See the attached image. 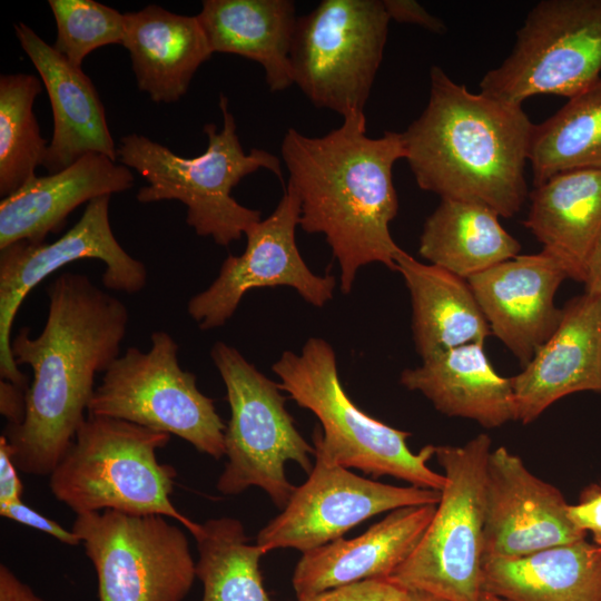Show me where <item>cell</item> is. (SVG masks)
<instances>
[{
  "label": "cell",
  "instance_id": "21",
  "mask_svg": "<svg viewBox=\"0 0 601 601\" xmlns=\"http://www.w3.org/2000/svg\"><path fill=\"white\" fill-rule=\"evenodd\" d=\"M129 168L101 154H87L70 167L35 176L0 203V249L18 242L41 244L83 203L130 189Z\"/></svg>",
  "mask_w": 601,
  "mask_h": 601
},
{
  "label": "cell",
  "instance_id": "14",
  "mask_svg": "<svg viewBox=\"0 0 601 601\" xmlns=\"http://www.w3.org/2000/svg\"><path fill=\"white\" fill-rule=\"evenodd\" d=\"M307 480L295 486L288 503L257 534L267 553L292 548L302 553L343 538L352 528L384 512L437 504L441 491L395 486L362 477L314 453Z\"/></svg>",
  "mask_w": 601,
  "mask_h": 601
},
{
  "label": "cell",
  "instance_id": "40",
  "mask_svg": "<svg viewBox=\"0 0 601 601\" xmlns=\"http://www.w3.org/2000/svg\"><path fill=\"white\" fill-rule=\"evenodd\" d=\"M582 283L584 292L601 295V236L588 257Z\"/></svg>",
  "mask_w": 601,
  "mask_h": 601
},
{
  "label": "cell",
  "instance_id": "8",
  "mask_svg": "<svg viewBox=\"0 0 601 601\" xmlns=\"http://www.w3.org/2000/svg\"><path fill=\"white\" fill-rule=\"evenodd\" d=\"M210 357L225 384L230 407L224 434L227 462L216 487L221 494L236 495L257 486L283 510L295 490L285 465L293 461L309 473L314 446L296 428L279 383L224 342L214 344Z\"/></svg>",
  "mask_w": 601,
  "mask_h": 601
},
{
  "label": "cell",
  "instance_id": "17",
  "mask_svg": "<svg viewBox=\"0 0 601 601\" xmlns=\"http://www.w3.org/2000/svg\"><path fill=\"white\" fill-rule=\"evenodd\" d=\"M565 278L569 276L562 263L542 249L518 255L467 279L492 335L523 367L562 318L554 296Z\"/></svg>",
  "mask_w": 601,
  "mask_h": 601
},
{
  "label": "cell",
  "instance_id": "28",
  "mask_svg": "<svg viewBox=\"0 0 601 601\" xmlns=\"http://www.w3.org/2000/svg\"><path fill=\"white\" fill-rule=\"evenodd\" d=\"M485 205L441 198L426 218L420 255L464 279L519 255L521 244Z\"/></svg>",
  "mask_w": 601,
  "mask_h": 601
},
{
  "label": "cell",
  "instance_id": "10",
  "mask_svg": "<svg viewBox=\"0 0 601 601\" xmlns=\"http://www.w3.org/2000/svg\"><path fill=\"white\" fill-rule=\"evenodd\" d=\"M390 18L383 0H323L297 18L294 85L318 108L364 112L383 59Z\"/></svg>",
  "mask_w": 601,
  "mask_h": 601
},
{
  "label": "cell",
  "instance_id": "16",
  "mask_svg": "<svg viewBox=\"0 0 601 601\" xmlns=\"http://www.w3.org/2000/svg\"><path fill=\"white\" fill-rule=\"evenodd\" d=\"M561 491L534 475L505 446L485 469L484 559H516L585 539Z\"/></svg>",
  "mask_w": 601,
  "mask_h": 601
},
{
  "label": "cell",
  "instance_id": "34",
  "mask_svg": "<svg viewBox=\"0 0 601 601\" xmlns=\"http://www.w3.org/2000/svg\"><path fill=\"white\" fill-rule=\"evenodd\" d=\"M0 515L43 532L67 545L81 544L80 538L72 530H66L58 522L37 512L22 500L0 504Z\"/></svg>",
  "mask_w": 601,
  "mask_h": 601
},
{
  "label": "cell",
  "instance_id": "35",
  "mask_svg": "<svg viewBox=\"0 0 601 601\" xmlns=\"http://www.w3.org/2000/svg\"><path fill=\"white\" fill-rule=\"evenodd\" d=\"M569 518L583 533L590 532L593 542L601 544V482L592 483L580 494L575 504H569Z\"/></svg>",
  "mask_w": 601,
  "mask_h": 601
},
{
  "label": "cell",
  "instance_id": "3",
  "mask_svg": "<svg viewBox=\"0 0 601 601\" xmlns=\"http://www.w3.org/2000/svg\"><path fill=\"white\" fill-rule=\"evenodd\" d=\"M430 80L425 109L402 132L417 186L514 216L530 194L524 168L534 125L522 106L470 92L439 66Z\"/></svg>",
  "mask_w": 601,
  "mask_h": 601
},
{
  "label": "cell",
  "instance_id": "25",
  "mask_svg": "<svg viewBox=\"0 0 601 601\" xmlns=\"http://www.w3.org/2000/svg\"><path fill=\"white\" fill-rule=\"evenodd\" d=\"M523 225L556 257L569 278L583 282L588 257L601 236V169L560 173L529 194Z\"/></svg>",
  "mask_w": 601,
  "mask_h": 601
},
{
  "label": "cell",
  "instance_id": "19",
  "mask_svg": "<svg viewBox=\"0 0 601 601\" xmlns=\"http://www.w3.org/2000/svg\"><path fill=\"white\" fill-rule=\"evenodd\" d=\"M22 50L47 89L53 115V135L42 166L59 173L87 154L117 160V146L109 131L105 108L88 76L23 22L14 23Z\"/></svg>",
  "mask_w": 601,
  "mask_h": 601
},
{
  "label": "cell",
  "instance_id": "32",
  "mask_svg": "<svg viewBox=\"0 0 601 601\" xmlns=\"http://www.w3.org/2000/svg\"><path fill=\"white\" fill-rule=\"evenodd\" d=\"M57 26L53 48L71 65L81 68L93 50L122 45L125 14L93 0H49Z\"/></svg>",
  "mask_w": 601,
  "mask_h": 601
},
{
  "label": "cell",
  "instance_id": "18",
  "mask_svg": "<svg viewBox=\"0 0 601 601\" xmlns=\"http://www.w3.org/2000/svg\"><path fill=\"white\" fill-rule=\"evenodd\" d=\"M511 384L522 424L566 395L601 393V295L584 292L569 299L554 333Z\"/></svg>",
  "mask_w": 601,
  "mask_h": 601
},
{
  "label": "cell",
  "instance_id": "27",
  "mask_svg": "<svg viewBox=\"0 0 601 601\" xmlns=\"http://www.w3.org/2000/svg\"><path fill=\"white\" fill-rule=\"evenodd\" d=\"M482 590L505 601H601V545L582 539L516 559H484Z\"/></svg>",
  "mask_w": 601,
  "mask_h": 601
},
{
  "label": "cell",
  "instance_id": "15",
  "mask_svg": "<svg viewBox=\"0 0 601 601\" xmlns=\"http://www.w3.org/2000/svg\"><path fill=\"white\" fill-rule=\"evenodd\" d=\"M299 217V199L286 186L274 211L246 230L244 253L228 255L215 280L188 300L187 312L200 329L224 326L254 288L288 286L315 307L333 298L335 277L314 274L297 248Z\"/></svg>",
  "mask_w": 601,
  "mask_h": 601
},
{
  "label": "cell",
  "instance_id": "26",
  "mask_svg": "<svg viewBox=\"0 0 601 601\" xmlns=\"http://www.w3.org/2000/svg\"><path fill=\"white\" fill-rule=\"evenodd\" d=\"M396 272L411 295L415 348L423 359L492 335L467 282L442 267L424 264L402 250Z\"/></svg>",
  "mask_w": 601,
  "mask_h": 601
},
{
  "label": "cell",
  "instance_id": "9",
  "mask_svg": "<svg viewBox=\"0 0 601 601\" xmlns=\"http://www.w3.org/2000/svg\"><path fill=\"white\" fill-rule=\"evenodd\" d=\"M150 349L128 347L106 370L87 415L127 421L176 435L214 459L225 455L226 425L214 401L197 387L195 374L178 362V344L165 331L150 336Z\"/></svg>",
  "mask_w": 601,
  "mask_h": 601
},
{
  "label": "cell",
  "instance_id": "38",
  "mask_svg": "<svg viewBox=\"0 0 601 601\" xmlns=\"http://www.w3.org/2000/svg\"><path fill=\"white\" fill-rule=\"evenodd\" d=\"M27 390L6 380L0 381V412L8 425L19 424L26 413Z\"/></svg>",
  "mask_w": 601,
  "mask_h": 601
},
{
  "label": "cell",
  "instance_id": "36",
  "mask_svg": "<svg viewBox=\"0 0 601 601\" xmlns=\"http://www.w3.org/2000/svg\"><path fill=\"white\" fill-rule=\"evenodd\" d=\"M390 20L422 27L434 33L446 32L444 22L413 0H383Z\"/></svg>",
  "mask_w": 601,
  "mask_h": 601
},
{
  "label": "cell",
  "instance_id": "5",
  "mask_svg": "<svg viewBox=\"0 0 601 601\" xmlns=\"http://www.w3.org/2000/svg\"><path fill=\"white\" fill-rule=\"evenodd\" d=\"M272 370L282 391L319 421L322 427L314 430L313 444L325 460L374 479L388 475L423 489H443V473L427 465L435 445H425L415 453L407 444L411 433L359 410L341 384L329 343L311 337L300 354L284 352Z\"/></svg>",
  "mask_w": 601,
  "mask_h": 601
},
{
  "label": "cell",
  "instance_id": "7",
  "mask_svg": "<svg viewBox=\"0 0 601 601\" xmlns=\"http://www.w3.org/2000/svg\"><path fill=\"white\" fill-rule=\"evenodd\" d=\"M487 434L463 445H437L445 484L435 513L412 554L387 581L446 601H480L483 593Z\"/></svg>",
  "mask_w": 601,
  "mask_h": 601
},
{
  "label": "cell",
  "instance_id": "11",
  "mask_svg": "<svg viewBox=\"0 0 601 601\" xmlns=\"http://www.w3.org/2000/svg\"><path fill=\"white\" fill-rule=\"evenodd\" d=\"M601 0H542L516 31L480 92L520 105L536 95L572 97L601 78Z\"/></svg>",
  "mask_w": 601,
  "mask_h": 601
},
{
  "label": "cell",
  "instance_id": "6",
  "mask_svg": "<svg viewBox=\"0 0 601 601\" xmlns=\"http://www.w3.org/2000/svg\"><path fill=\"white\" fill-rule=\"evenodd\" d=\"M170 434L127 421L87 415L49 475L53 496L76 515L114 510L158 514L184 525L194 536L200 523L171 502L176 470L157 459Z\"/></svg>",
  "mask_w": 601,
  "mask_h": 601
},
{
  "label": "cell",
  "instance_id": "22",
  "mask_svg": "<svg viewBox=\"0 0 601 601\" xmlns=\"http://www.w3.org/2000/svg\"><path fill=\"white\" fill-rule=\"evenodd\" d=\"M124 14L122 46L139 90L156 104L178 101L213 55L197 16L174 13L157 4Z\"/></svg>",
  "mask_w": 601,
  "mask_h": 601
},
{
  "label": "cell",
  "instance_id": "2",
  "mask_svg": "<svg viewBox=\"0 0 601 601\" xmlns=\"http://www.w3.org/2000/svg\"><path fill=\"white\" fill-rule=\"evenodd\" d=\"M343 119L321 137L288 128L280 152L287 186L299 199V226L325 236L341 268V290L347 294L365 265L381 263L396 270L403 249L390 231L398 211L392 173L405 158V147L402 132L366 136L364 112Z\"/></svg>",
  "mask_w": 601,
  "mask_h": 601
},
{
  "label": "cell",
  "instance_id": "20",
  "mask_svg": "<svg viewBox=\"0 0 601 601\" xmlns=\"http://www.w3.org/2000/svg\"><path fill=\"white\" fill-rule=\"evenodd\" d=\"M436 504L404 506L354 539H337L302 553L292 584L297 599L373 579H387L415 550Z\"/></svg>",
  "mask_w": 601,
  "mask_h": 601
},
{
  "label": "cell",
  "instance_id": "41",
  "mask_svg": "<svg viewBox=\"0 0 601 601\" xmlns=\"http://www.w3.org/2000/svg\"><path fill=\"white\" fill-rule=\"evenodd\" d=\"M407 601H446L444 599L437 598L435 595L421 592V591H408Z\"/></svg>",
  "mask_w": 601,
  "mask_h": 601
},
{
  "label": "cell",
  "instance_id": "43",
  "mask_svg": "<svg viewBox=\"0 0 601 601\" xmlns=\"http://www.w3.org/2000/svg\"><path fill=\"white\" fill-rule=\"evenodd\" d=\"M601 545V544H600Z\"/></svg>",
  "mask_w": 601,
  "mask_h": 601
},
{
  "label": "cell",
  "instance_id": "39",
  "mask_svg": "<svg viewBox=\"0 0 601 601\" xmlns=\"http://www.w3.org/2000/svg\"><path fill=\"white\" fill-rule=\"evenodd\" d=\"M0 601H45L6 564L0 565Z\"/></svg>",
  "mask_w": 601,
  "mask_h": 601
},
{
  "label": "cell",
  "instance_id": "30",
  "mask_svg": "<svg viewBox=\"0 0 601 601\" xmlns=\"http://www.w3.org/2000/svg\"><path fill=\"white\" fill-rule=\"evenodd\" d=\"M194 539L198 552L196 578L204 588L201 601H272L259 569L266 552L249 543L239 520H207Z\"/></svg>",
  "mask_w": 601,
  "mask_h": 601
},
{
  "label": "cell",
  "instance_id": "31",
  "mask_svg": "<svg viewBox=\"0 0 601 601\" xmlns=\"http://www.w3.org/2000/svg\"><path fill=\"white\" fill-rule=\"evenodd\" d=\"M42 81L35 75L0 77V196L11 195L36 176L42 166L47 140L33 112Z\"/></svg>",
  "mask_w": 601,
  "mask_h": 601
},
{
  "label": "cell",
  "instance_id": "42",
  "mask_svg": "<svg viewBox=\"0 0 601 601\" xmlns=\"http://www.w3.org/2000/svg\"><path fill=\"white\" fill-rule=\"evenodd\" d=\"M480 601H505L496 595H493L491 593H486V592H483L481 598H480Z\"/></svg>",
  "mask_w": 601,
  "mask_h": 601
},
{
  "label": "cell",
  "instance_id": "1",
  "mask_svg": "<svg viewBox=\"0 0 601 601\" xmlns=\"http://www.w3.org/2000/svg\"><path fill=\"white\" fill-rule=\"evenodd\" d=\"M42 332L21 327L11 338L16 364L28 365L32 380L26 413L3 431L19 471L50 475L86 420L95 378L120 355L129 313L117 297L87 275L62 273L48 287Z\"/></svg>",
  "mask_w": 601,
  "mask_h": 601
},
{
  "label": "cell",
  "instance_id": "33",
  "mask_svg": "<svg viewBox=\"0 0 601 601\" xmlns=\"http://www.w3.org/2000/svg\"><path fill=\"white\" fill-rule=\"evenodd\" d=\"M405 590L386 579H373L333 588L296 601H407Z\"/></svg>",
  "mask_w": 601,
  "mask_h": 601
},
{
  "label": "cell",
  "instance_id": "29",
  "mask_svg": "<svg viewBox=\"0 0 601 601\" xmlns=\"http://www.w3.org/2000/svg\"><path fill=\"white\" fill-rule=\"evenodd\" d=\"M529 164L534 187L560 173L601 169V78L534 125Z\"/></svg>",
  "mask_w": 601,
  "mask_h": 601
},
{
  "label": "cell",
  "instance_id": "12",
  "mask_svg": "<svg viewBox=\"0 0 601 601\" xmlns=\"http://www.w3.org/2000/svg\"><path fill=\"white\" fill-rule=\"evenodd\" d=\"M97 573L99 601H183L196 578L186 533L166 516L78 514L71 529Z\"/></svg>",
  "mask_w": 601,
  "mask_h": 601
},
{
  "label": "cell",
  "instance_id": "23",
  "mask_svg": "<svg viewBox=\"0 0 601 601\" xmlns=\"http://www.w3.org/2000/svg\"><path fill=\"white\" fill-rule=\"evenodd\" d=\"M400 383L422 393L440 413L495 428L515 421L511 378L493 368L483 344L457 346L406 368Z\"/></svg>",
  "mask_w": 601,
  "mask_h": 601
},
{
  "label": "cell",
  "instance_id": "4",
  "mask_svg": "<svg viewBox=\"0 0 601 601\" xmlns=\"http://www.w3.org/2000/svg\"><path fill=\"white\" fill-rule=\"evenodd\" d=\"M219 108L223 127L218 130L213 122L204 126L208 144L199 156L185 158L146 136L129 134L121 137L117 157L148 183L136 195L139 203H183L187 207L186 221L195 233L227 247L262 219L259 210L240 205L231 196L233 188L260 168L272 171L279 180L283 174L275 155L258 148L245 154L228 99L223 93Z\"/></svg>",
  "mask_w": 601,
  "mask_h": 601
},
{
  "label": "cell",
  "instance_id": "24",
  "mask_svg": "<svg viewBox=\"0 0 601 601\" xmlns=\"http://www.w3.org/2000/svg\"><path fill=\"white\" fill-rule=\"evenodd\" d=\"M214 52L258 62L272 92L294 85L290 50L297 18L290 0H204L196 14Z\"/></svg>",
  "mask_w": 601,
  "mask_h": 601
},
{
  "label": "cell",
  "instance_id": "13",
  "mask_svg": "<svg viewBox=\"0 0 601 601\" xmlns=\"http://www.w3.org/2000/svg\"><path fill=\"white\" fill-rule=\"evenodd\" d=\"M110 196L89 201L80 219L53 243L18 242L0 249V375L24 390L29 383L11 353V329L20 305L40 282L79 259L106 265L102 284L109 290L139 293L147 284L145 264L116 239L109 221Z\"/></svg>",
  "mask_w": 601,
  "mask_h": 601
},
{
  "label": "cell",
  "instance_id": "37",
  "mask_svg": "<svg viewBox=\"0 0 601 601\" xmlns=\"http://www.w3.org/2000/svg\"><path fill=\"white\" fill-rule=\"evenodd\" d=\"M7 437L0 436V504L22 500L23 484L18 475Z\"/></svg>",
  "mask_w": 601,
  "mask_h": 601
}]
</instances>
